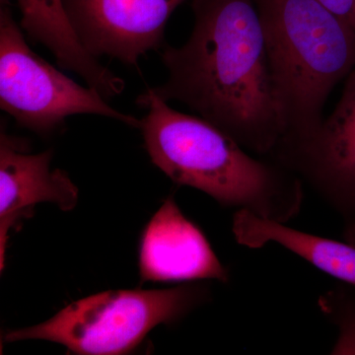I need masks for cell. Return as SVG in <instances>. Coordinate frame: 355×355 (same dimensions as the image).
Here are the masks:
<instances>
[{"mask_svg":"<svg viewBox=\"0 0 355 355\" xmlns=\"http://www.w3.org/2000/svg\"><path fill=\"white\" fill-rule=\"evenodd\" d=\"M195 22L182 46H167L165 101L183 103L247 151L273 157L284 130L254 0H193Z\"/></svg>","mask_w":355,"mask_h":355,"instance_id":"cell-1","label":"cell"},{"mask_svg":"<svg viewBox=\"0 0 355 355\" xmlns=\"http://www.w3.org/2000/svg\"><path fill=\"white\" fill-rule=\"evenodd\" d=\"M137 103L147 110L140 128L147 153L174 183L282 223L298 216L304 188L297 175L272 159L254 157L205 119L171 108L153 88Z\"/></svg>","mask_w":355,"mask_h":355,"instance_id":"cell-2","label":"cell"},{"mask_svg":"<svg viewBox=\"0 0 355 355\" xmlns=\"http://www.w3.org/2000/svg\"><path fill=\"white\" fill-rule=\"evenodd\" d=\"M284 137L302 141L324 121L327 100L355 69V31L317 0H254Z\"/></svg>","mask_w":355,"mask_h":355,"instance_id":"cell-3","label":"cell"},{"mask_svg":"<svg viewBox=\"0 0 355 355\" xmlns=\"http://www.w3.org/2000/svg\"><path fill=\"white\" fill-rule=\"evenodd\" d=\"M207 297L205 287L198 284L105 291L71 303L44 323L9 331L4 340H49L77 354H125L159 324L182 319Z\"/></svg>","mask_w":355,"mask_h":355,"instance_id":"cell-4","label":"cell"},{"mask_svg":"<svg viewBox=\"0 0 355 355\" xmlns=\"http://www.w3.org/2000/svg\"><path fill=\"white\" fill-rule=\"evenodd\" d=\"M0 10V107L20 125L40 135L74 114H97L130 127L141 120L112 108L96 89L83 87L46 62L26 43L7 3Z\"/></svg>","mask_w":355,"mask_h":355,"instance_id":"cell-5","label":"cell"},{"mask_svg":"<svg viewBox=\"0 0 355 355\" xmlns=\"http://www.w3.org/2000/svg\"><path fill=\"white\" fill-rule=\"evenodd\" d=\"M273 160L297 175L343 219L355 224V69L330 116L302 141L282 149Z\"/></svg>","mask_w":355,"mask_h":355,"instance_id":"cell-6","label":"cell"},{"mask_svg":"<svg viewBox=\"0 0 355 355\" xmlns=\"http://www.w3.org/2000/svg\"><path fill=\"white\" fill-rule=\"evenodd\" d=\"M188 0H64L77 36L95 58L108 55L137 67L164 41L166 24Z\"/></svg>","mask_w":355,"mask_h":355,"instance_id":"cell-7","label":"cell"},{"mask_svg":"<svg viewBox=\"0 0 355 355\" xmlns=\"http://www.w3.org/2000/svg\"><path fill=\"white\" fill-rule=\"evenodd\" d=\"M22 139L2 128L0 137V270L6 266L9 233L32 216L38 203L51 202L64 211L76 207L78 189L64 171L51 169L53 150L27 153Z\"/></svg>","mask_w":355,"mask_h":355,"instance_id":"cell-8","label":"cell"},{"mask_svg":"<svg viewBox=\"0 0 355 355\" xmlns=\"http://www.w3.org/2000/svg\"><path fill=\"white\" fill-rule=\"evenodd\" d=\"M141 282L214 279L226 284L229 272L205 234L170 196L147 224L139 251Z\"/></svg>","mask_w":355,"mask_h":355,"instance_id":"cell-9","label":"cell"},{"mask_svg":"<svg viewBox=\"0 0 355 355\" xmlns=\"http://www.w3.org/2000/svg\"><path fill=\"white\" fill-rule=\"evenodd\" d=\"M9 0H1L7 3ZM21 27L37 43L44 44L62 69L83 77L103 97L120 95L125 83L105 67L85 48L70 22L64 0H16Z\"/></svg>","mask_w":355,"mask_h":355,"instance_id":"cell-10","label":"cell"},{"mask_svg":"<svg viewBox=\"0 0 355 355\" xmlns=\"http://www.w3.org/2000/svg\"><path fill=\"white\" fill-rule=\"evenodd\" d=\"M287 223L236 210L232 233L236 242L250 249L270 243L279 245L331 277L355 286V246L289 227Z\"/></svg>","mask_w":355,"mask_h":355,"instance_id":"cell-11","label":"cell"},{"mask_svg":"<svg viewBox=\"0 0 355 355\" xmlns=\"http://www.w3.org/2000/svg\"><path fill=\"white\" fill-rule=\"evenodd\" d=\"M319 307L338 329L331 354H355V286L338 284L319 298Z\"/></svg>","mask_w":355,"mask_h":355,"instance_id":"cell-12","label":"cell"},{"mask_svg":"<svg viewBox=\"0 0 355 355\" xmlns=\"http://www.w3.org/2000/svg\"><path fill=\"white\" fill-rule=\"evenodd\" d=\"M355 31V0H317Z\"/></svg>","mask_w":355,"mask_h":355,"instance_id":"cell-13","label":"cell"},{"mask_svg":"<svg viewBox=\"0 0 355 355\" xmlns=\"http://www.w3.org/2000/svg\"><path fill=\"white\" fill-rule=\"evenodd\" d=\"M343 238H345V241L355 246V224L350 226V227L345 228V230H343Z\"/></svg>","mask_w":355,"mask_h":355,"instance_id":"cell-14","label":"cell"}]
</instances>
